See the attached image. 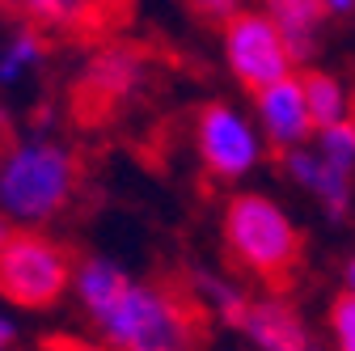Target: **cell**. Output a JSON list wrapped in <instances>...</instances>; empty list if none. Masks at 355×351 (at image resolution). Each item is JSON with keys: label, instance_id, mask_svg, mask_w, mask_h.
Returning a JSON list of instances; mask_svg holds the SVG:
<instances>
[{"label": "cell", "instance_id": "11", "mask_svg": "<svg viewBox=\"0 0 355 351\" xmlns=\"http://www.w3.org/2000/svg\"><path fill=\"white\" fill-rule=\"evenodd\" d=\"M254 110H258V127L262 136L271 140L275 148H300L313 140V119H309L304 106V89H300V76H288L271 89L254 94Z\"/></svg>", "mask_w": 355, "mask_h": 351}, {"label": "cell", "instance_id": "22", "mask_svg": "<svg viewBox=\"0 0 355 351\" xmlns=\"http://www.w3.org/2000/svg\"><path fill=\"white\" fill-rule=\"evenodd\" d=\"M47 351H89V347H80V343H64V339H51Z\"/></svg>", "mask_w": 355, "mask_h": 351}, {"label": "cell", "instance_id": "2", "mask_svg": "<svg viewBox=\"0 0 355 351\" xmlns=\"http://www.w3.org/2000/svg\"><path fill=\"white\" fill-rule=\"evenodd\" d=\"M76 182H80L76 153L47 131H34L0 157V216L9 221V229L17 225L42 233V225H51L72 203Z\"/></svg>", "mask_w": 355, "mask_h": 351}, {"label": "cell", "instance_id": "20", "mask_svg": "<svg viewBox=\"0 0 355 351\" xmlns=\"http://www.w3.org/2000/svg\"><path fill=\"white\" fill-rule=\"evenodd\" d=\"M326 17H351L355 13V0H322Z\"/></svg>", "mask_w": 355, "mask_h": 351}, {"label": "cell", "instance_id": "15", "mask_svg": "<svg viewBox=\"0 0 355 351\" xmlns=\"http://www.w3.org/2000/svg\"><path fill=\"white\" fill-rule=\"evenodd\" d=\"M47 64V34H38L34 26H17L5 47H0V89H9V85H17L26 72L42 68Z\"/></svg>", "mask_w": 355, "mask_h": 351}, {"label": "cell", "instance_id": "16", "mask_svg": "<svg viewBox=\"0 0 355 351\" xmlns=\"http://www.w3.org/2000/svg\"><path fill=\"white\" fill-rule=\"evenodd\" d=\"M313 148H318L330 165L355 173V119H347V123H338V127L313 131Z\"/></svg>", "mask_w": 355, "mask_h": 351}, {"label": "cell", "instance_id": "21", "mask_svg": "<svg viewBox=\"0 0 355 351\" xmlns=\"http://www.w3.org/2000/svg\"><path fill=\"white\" fill-rule=\"evenodd\" d=\"M343 284H347V296L355 300V258L347 262V271H343Z\"/></svg>", "mask_w": 355, "mask_h": 351}, {"label": "cell", "instance_id": "7", "mask_svg": "<svg viewBox=\"0 0 355 351\" xmlns=\"http://www.w3.org/2000/svg\"><path fill=\"white\" fill-rule=\"evenodd\" d=\"M195 148H199V161L207 165V173H216V178L225 182H237L245 178V173L262 161V136L258 127L225 106V102H211L199 110L195 119Z\"/></svg>", "mask_w": 355, "mask_h": 351}, {"label": "cell", "instance_id": "25", "mask_svg": "<svg viewBox=\"0 0 355 351\" xmlns=\"http://www.w3.org/2000/svg\"><path fill=\"white\" fill-rule=\"evenodd\" d=\"M0 5H13V0H0Z\"/></svg>", "mask_w": 355, "mask_h": 351}, {"label": "cell", "instance_id": "17", "mask_svg": "<svg viewBox=\"0 0 355 351\" xmlns=\"http://www.w3.org/2000/svg\"><path fill=\"white\" fill-rule=\"evenodd\" d=\"M330 339H334V351H355V300L351 296H338L330 305Z\"/></svg>", "mask_w": 355, "mask_h": 351}, {"label": "cell", "instance_id": "24", "mask_svg": "<svg viewBox=\"0 0 355 351\" xmlns=\"http://www.w3.org/2000/svg\"><path fill=\"white\" fill-rule=\"evenodd\" d=\"M0 351H17V347H0Z\"/></svg>", "mask_w": 355, "mask_h": 351}, {"label": "cell", "instance_id": "14", "mask_svg": "<svg viewBox=\"0 0 355 351\" xmlns=\"http://www.w3.org/2000/svg\"><path fill=\"white\" fill-rule=\"evenodd\" d=\"M300 89H304V106H309V119H313V131L355 119L351 94H347V85L338 76H330V72H300Z\"/></svg>", "mask_w": 355, "mask_h": 351}, {"label": "cell", "instance_id": "12", "mask_svg": "<svg viewBox=\"0 0 355 351\" xmlns=\"http://www.w3.org/2000/svg\"><path fill=\"white\" fill-rule=\"evenodd\" d=\"M262 13L275 26V34L284 38L292 64H309L318 55L322 30H326L322 0H262Z\"/></svg>", "mask_w": 355, "mask_h": 351}, {"label": "cell", "instance_id": "23", "mask_svg": "<svg viewBox=\"0 0 355 351\" xmlns=\"http://www.w3.org/2000/svg\"><path fill=\"white\" fill-rule=\"evenodd\" d=\"M9 233H13V229H9V221H5V216H0V246L9 241Z\"/></svg>", "mask_w": 355, "mask_h": 351}, {"label": "cell", "instance_id": "3", "mask_svg": "<svg viewBox=\"0 0 355 351\" xmlns=\"http://www.w3.org/2000/svg\"><path fill=\"white\" fill-rule=\"evenodd\" d=\"M220 233H225V250L233 254V262L241 271H250L262 284H292L296 267H300V233L292 225V216L258 191H237L225 203V221H220Z\"/></svg>", "mask_w": 355, "mask_h": 351}, {"label": "cell", "instance_id": "19", "mask_svg": "<svg viewBox=\"0 0 355 351\" xmlns=\"http://www.w3.org/2000/svg\"><path fill=\"white\" fill-rule=\"evenodd\" d=\"M0 347H17V322L9 314H0Z\"/></svg>", "mask_w": 355, "mask_h": 351}, {"label": "cell", "instance_id": "8", "mask_svg": "<svg viewBox=\"0 0 355 351\" xmlns=\"http://www.w3.org/2000/svg\"><path fill=\"white\" fill-rule=\"evenodd\" d=\"M258 351H326L288 296H250V309L237 326Z\"/></svg>", "mask_w": 355, "mask_h": 351}, {"label": "cell", "instance_id": "6", "mask_svg": "<svg viewBox=\"0 0 355 351\" xmlns=\"http://www.w3.org/2000/svg\"><path fill=\"white\" fill-rule=\"evenodd\" d=\"M225 64L250 94H262L271 85L296 76L284 38L275 34L262 9H241L233 22H225Z\"/></svg>", "mask_w": 355, "mask_h": 351}, {"label": "cell", "instance_id": "9", "mask_svg": "<svg viewBox=\"0 0 355 351\" xmlns=\"http://www.w3.org/2000/svg\"><path fill=\"white\" fill-rule=\"evenodd\" d=\"M26 26L47 38H94L119 17V0H13Z\"/></svg>", "mask_w": 355, "mask_h": 351}, {"label": "cell", "instance_id": "10", "mask_svg": "<svg viewBox=\"0 0 355 351\" xmlns=\"http://www.w3.org/2000/svg\"><path fill=\"white\" fill-rule=\"evenodd\" d=\"M284 169H288V178L300 182L309 195H313L326 212V221L343 225L347 216H351V199H355V173L330 165L318 148H288L284 153Z\"/></svg>", "mask_w": 355, "mask_h": 351}, {"label": "cell", "instance_id": "13", "mask_svg": "<svg viewBox=\"0 0 355 351\" xmlns=\"http://www.w3.org/2000/svg\"><path fill=\"white\" fill-rule=\"evenodd\" d=\"M191 296H195L199 309H207L211 318L229 322V326H241V318H245V309H250V292H245L237 280L220 275V271H211V267H195V271H191Z\"/></svg>", "mask_w": 355, "mask_h": 351}, {"label": "cell", "instance_id": "5", "mask_svg": "<svg viewBox=\"0 0 355 351\" xmlns=\"http://www.w3.org/2000/svg\"><path fill=\"white\" fill-rule=\"evenodd\" d=\"M153 80V60L131 42H102L89 51L76 76V106L89 119H110L140 102Z\"/></svg>", "mask_w": 355, "mask_h": 351}, {"label": "cell", "instance_id": "1", "mask_svg": "<svg viewBox=\"0 0 355 351\" xmlns=\"http://www.w3.org/2000/svg\"><path fill=\"white\" fill-rule=\"evenodd\" d=\"M72 292L110 351H199V305L182 288H161L89 254L72 267Z\"/></svg>", "mask_w": 355, "mask_h": 351}, {"label": "cell", "instance_id": "18", "mask_svg": "<svg viewBox=\"0 0 355 351\" xmlns=\"http://www.w3.org/2000/svg\"><path fill=\"white\" fill-rule=\"evenodd\" d=\"M187 5L199 13V17H207V22H233L241 9H245V0H187Z\"/></svg>", "mask_w": 355, "mask_h": 351}, {"label": "cell", "instance_id": "4", "mask_svg": "<svg viewBox=\"0 0 355 351\" xmlns=\"http://www.w3.org/2000/svg\"><path fill=\"white\" fill-rule=\"evenodd\" d=\"M72 267L76 262L55 237L13 229L0 246V296L17 309H51L72 288Z\"/></svg>", "mask_w": 355, "mask_h": 351}]
</instances>
